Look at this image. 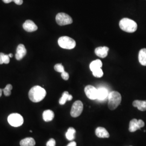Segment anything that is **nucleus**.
Listing matches in <instances>:
<instances>
[{"instance_id": "nucleus-16", "label": "nucleus", "mask_w": 146, "mask_h": 146, "mask_svg": "<svg viewBox=\"0 0 146 146\" xmlns=\"http://www.w3.org/2000/svg\"><path fill=\"white\" fill-rule=\"evenodd\" d=\"M141 128L138 120L135 119L131 120L129 123V131L131 132H134Z\"/></svg>"}, {"instance_id": "nucleus-1", "label": "nucleus", "mask_w": 146, "mask_h": 146, "mask_svg": "<svg viewBox=\"0 0 146 146\" xmlns=\"http://www.w3.org/2000/svg\"><path fill=\"white\" fill-rule=\"evenodd\" d=\"M46 91L39 86L32 87L29 92V98L33 102H38L44 99L46 95Z\"/></svg>"}, {"instance_id": "nucleus-5", "label": "nucleus", "mask_w": 146, "mask_h": 146, "mask_svg": "<svg viewBox=\"0 0 146 146\" xmlns=\"http://www.w3.org/2000/svg\"><path fill=\"white\" fill-rule=\"evenodd\" d=\"M8 121L11 126L18 127L22 125L24 120L20 114L18 113H13L8 116Z\"/></svg>"}, {"instance_id": "nucleus-7", "label": "nucleus", "mask_w": 146, "mask_h": 146, "mask_svg": "<svg viewBox=\"0 0 146 146\" xmlns=\"http://www.w3.org/2000/svg\"><path fill=\"white\" fill-rule=\"evenodd\" d=\"M84 110V105L81 101H76L73 104L70 114L73 117H77L81 114Z\"/></svg>"}, {"instance_id": "nucleus-20", "label": "nucleus", "mask_w": 146, "mask_h": 146, "mask_svg": "<svg viewBox=\"0 0 146 146\" xmlns=\"http://www.w3.org/2000/svg\"><path fill=\"white\" fill-rule=\"evenodd\" d=\"M102 66V63L100 60H96L92 61L90 64V69L92 72L101 68Z\"/></svg>"}, {"instance_id": "nucleus-6", "label": "nucleus", "mask_w": 146, "mask_h": 146, "mask_svg": "<svg viewBox=\"0 0 146 146\" xmlns=\"http://www.w3.org/2000/svg\"><path fill=\"white\" fill-rule=\"evenodd\" d=\"M56 21L58 25L62 26L72 24L73 19L68 14L64 13H60L56 16Z\"/></svg>"}, {"instance_id": "nucleus-9", "label": "nucleus", "mask_w": 146, "mask_h": 146, "mask_svg": "<svg viewBox=\"0 0 146 146\" xmlns=\"http://www.w3.org/2000/svg\"><path fill=\"white\" fill-rule=\"evenodd\" d=\"M27 54V50L25 46L22 44H19L16 49V53L15 54L16 59L18 61L21 60L24 58Z\"/></svg>"}, {"instance_id": "nucleus-27", "label": "nucleus", "mask_w": 146, "mask_h": 146, "mask_svg": "<svg viewBox=\"0 0 146 146\" xmlns=\"http://www.w3.org/2000/svg\"><path fill=\"white\" fill-rule=\"evenodd\" d=\"M61 77L64 80H68L69 78V74L68 73L64 71L63 72L61 73Z\"/></svg>"}, {"instance_id": "nucleus-19", "label": "nucleus", "mask_w": 146, "mask_h": 146, "mask_svg": "<svg viewBox=\"0 0 146 146\" xmlns=\"http://www.w3.org/2000/svg\"><path fill=\"white\" fill-rule=\"evenodd\" d=\"M73 99L72 95L69 94L68 92H64L62 94V97L59 100V104L61 105H63L66 103L67 101H71Z\"/></svg>"}, {"instance_id": "nucleus-15", "label": "nucleus", "mask_w": 146, "mask_h": 146, "mask_svg": "<svg viewBox=\"0 0 146 146\" xmlns=\"http://www.w3.org/2000/svg\"><path fill=\"white\" fill-rule=\"evenodd\" d=\"M43 119L46 122H49L53 120L54 113L51 110H46L43 113Z\"/></svg>"}, {"instance_id": "nucleus-17", "label": "nucleus", "mask_w": 146, "mask_h": 146, "mask_svg": "<svg viewBox=\"0 0 146 146\" xmlns=\"http://www.w3.org/2000/svg\"><path fill=\"white\" fill-rule=\"evenodd\" d=\"M139 61L141 65L146 66V48H143L139 52Z\"/></svg>"}, {"instance_id": "nucleus-2", "label": "nucleus", "mask_w": 146, "mask_h": 146, "mask_svg": "<svg viewBox=\"0 0 146 146\" xmlns=\"http://www.w3.org/2000/svg\"><path fill=\"white\" fill-rule=\"evenodd\" d=\"M119 26L121 30L127 33H134L137 30V25L130 19L123 18L120 20Z\"/></svg>"}, {"instance_id": "nucleus-26", "label": "nucleus", "mask_w": 146, "mask_h": 146, "mask_svg": "<svg viewBox=\"0 0 146 146\" xmlns=\"http://www.w3.org/2000/svg\"><path fill=\"white\" fill-rule=\"evenodd\" d=\"M56 141L54 139H50L47 142V146H55Z\"/></svg>"}, {"instance_id": "nucleus-32", "label": "nucleus", "mask_w": 146, "mask_h": 146, "mask_svg": "<svg viewBox=\"0 0 146 146\" xmlns=\"http://www.w3.org/2000/svg\"><path fill=\"white\" fill-rule=\"evenodd\" d=\"M9 55V56L10 57V58H12L13 57V54H8Z\"/></svg>"}, {"instance_id": "nucleus-22", "label": "nucleus", "mask_w": 146, "mask_h": 146, "mask_svg": "<svg viewBox=\"0 0 146 146\" xmlns=\"http://www.w3.org/2000/svg\"><path fill=\"white\" fill-rule=\"evenodd\" d=\"M10 62V57L9 55L5 54L2 52H0V64L5 63L8 64Z\"/></svg>"}, {"instance_id": "nucleus-30", "label": "nucleus", "mask_w": 146, "mask_h": 146, "mask_svg": "<svg viewBox=\"0 0 146 146\" xmlns=\"http://www.w3.org/2000/svg\"><path fill=\"white\" fill-rule=\"evenodd\" d=\"M2 1L5 3H9L13 1V0H2Z\"/></svg>"}, {"instance_id": "nucleus-21", "label": "nucleus", "mask_w": 146, "mask_h": 146, "mask_svg": "<svg viewBox=\"0 0 146 146\" xmlns=\"http://www.w3.org/2000/svg\"><path fill=\"white\" fill-rule=\"evenodd\" d=\"M76 133L75 129L73 127H70L68 128V131L66 134V138L69 141H72L75 138V134Z\"/></svg>"}, {"instance_id": "nucleus-18", "label": "nucleus", "mask_w": 146, "mask_h": 146, "mask_svg": "<svg viewBox=\"0 0 146 146\" xmlns=\"http://www.w3.org/2000/svg\"><path fill=\"white\" fill-rule=\"evenodd\" d=\"M21 146H35V141L32 137H27L20 141Z\"/></svg>"}, {"instance_id": "nucleus-11", "label": "nucleus", "mask_w": 146, "mask_h": 146, "mask_svg": "<svg viewBox=\"0 0 146 146\" xmlns=\"http://www.w3.org/2000/svg\"><path fill=\"white\" fill-rule=\"evenodd\" d=\"M109 50V48L106 46L99 47L95 49V53L99 58H104L107 56Z\"/></svg>"}, {"instance_id": "nucleus-23", "label": "nucleus", "mask_w": 146, "mask_h": 146, "mask_svg": "<svg viewBox=\"0 0 146 146\" xmlns=\"http://www.w3.org/2000/svg\"><path fill=\"white\" fill-rule=\"evenodd\" d=\"M13 89V86L11 84H8L6 86L5 88L3 89V92L5 96H9L11 95V90Z\"/></svg>"}, {"instance_id": "nucleus-31", "label": "nucleus", "mask_w": 146, "mask_h": 146, "mask_svg": "<svg viewBox=\"0 0 146 146\" xmlns=\"http://www.w3.org/2000/svg\"><path fill=\"white\" fill-rule=\"evenodd\" d=\"M2 92H3V90L0 88V97L2 96Z\"/></svg>"}, {"instance_id": "nucleus-25", "label": "nucleus", "mask_w": 146, "mask_h": 146, "mask_svg": "<svg viewBox=\"0 0 146 146\" xmlns=\"http://www.w3.org/2000/svg\"><path fill=\"white\" fill-rule=\"evenodd\" d=\"M54 69L55 71L59 72V73H62L64 71V68L62 64L61 63H58L54 66Z\"/></svg>"}, {"instance_id": "nucleus-14", "label": "nucleus", "mask_w": 146, "mask_h": 146, "mask_svg": "<svg viewBox=\"0 0 146 146\" xmlns=\"http://www.w3.org/2000/svg\"><path fill=\"white\" fill-rule=\"evenodd\" d=\"M133 106L141 111L146 110V101L135 100L133 102Z\"/></svg>"}, {"instance_id": "nucleus-4", "label": "nucleus", "mask_w": 146, "mask_h": 146, "mask_svg": "<svg viewBox=\"0 0 146 146\" xmlns=\"http://www.w3.org/2000/svg\"><path fill=\"white\" fill-rule=\"evenodd\" d=\"M59 46L66 49H72L76 46V42L72 38L68 36L60 37L58 40Z\"/></svg>"}, {"instance_id": "nucleus-8", "label": "nucleus", "mask_w": 146, "mask_h": 146, "mask_svg": "<svg viewBox=\"0 0 146 146\" xmlns=\"http://www.w3.org/2000/svg\"><path fill=\"white\" fill-rule=\"evenodd\" d=\"M84 92L89 99L92 100L97 99L98 89L94 87V86L91 85L87 86L84 88Z\"/></svg>"}, {"instance_id": "nucleus-13", "label": "nucleus", "mask_w": 146, "mask_h": 146, "mask_svg": "<svg viewBox=\"0 0 146 146\" xmlns=\"http://www.w3.org/2000/svg\"><path fill=\"white\" fill-rule=\"evenodd\" d=\"M108 91L104 87H100L98 89V96L97 99L104 100L108 96Z\"/></svg>"}, {"instance_id": "nucleus-24", "label": "nucleus", "mask_w": 146, "mask_h": 146, "mask_svg": "<svg viewBox=\"0 0 146 146\" xmlns=\"http://www.w3.org/2000/svg\"><path fill=\"white\" fill-rule=\"evenodd\" d=\"M92 73H93V75H94V76L96 78H98L102 77V76L104 75V72L101 68H100V69L94 70L93 72H92Z\"/></svg>"}, {"instance_id": "nucleus-3", "label": "nucleus", "mask_w": 146, "mask_h": 146, "mask_svg": "<svg viewBox=\"0 0 146 146\" xmlns=\"http://www.w3.org/2000/svg\"><path fill=\"white\" fill-rule=\"evenodd\" d=\"M108 98V105L110 110H115L120 105L122 100L121 94L116 91H113L109 93Z\"/></svg>"}, {"instance_id": "nucleus-10", "label": "nucleus", "mask_w": 146, "mask_h": 146, "mask_svg": "<svg viewBox=\"0 0 146 146\" xmlns=\"http://www.w3.org/2000/svg\"><path fill=\"white\" fill-rule=\"evenodd\" d=\"M23 29L27 32H33L37 30V26L31 20H27L23 25Z\"/></svg>"}, {"instance_id": "nucleus-28", "label": "nucleus", "mask_w": 146, "mask_h": 146, "mask_svg": "<svg viewBox=\"0 0 146 146\" xmlns=\"http://www.w3.org/2000/svg\"><path fill=\"white\" fill-rule=\"evenodd\" d=\"M13 2L17 5H21L23 3V0H13Z\"/></svg>"}, {"instance_id": "nucleus-12", "label": "nucleus", "mask_w": 146, "mask_h": 146, "mask_svg": "<svg viewBox=\"0 0 146 146\" xmlns=\"http://www.w3.org/2000/svg\"><path fill=\"white\" fill-rule=\"evenodd\" d=\"M95 134L100 138H108L110 137V134L106 129L101 127L96 129Z\"/></svg>"}, {"instance_id": "nucleus-29", "label": "nucleus", "mask_w": 146, "mask_h": 146, "mask_svg": "<svg viewBox=\"0 0 146 146\" xmlns=\"http://www.w3.org/2000/svg\"><path fill=\"white\" fill-rule=\"evenodd\" d=\"M67 146H76V143L75 141L71 142L70 143H69L68 144Z\"/></svg>"}]
</instances>
